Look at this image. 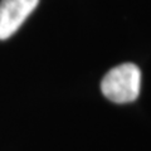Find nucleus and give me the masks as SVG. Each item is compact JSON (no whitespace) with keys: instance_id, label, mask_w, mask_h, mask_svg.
Listing matches in <instances>:
<instances>
[{"instance_id":"nucleus-1","label":"nucleus","mask_w":151,"mask_h":151,"mask_svg":"<svg viewBox=\"0 0 151 151\" xmlns=\"http://www.w3.org/2000/svg\"><path fill=\"white\" fill-rule=\"evenodd\" d=\"M141 70L134 63H124L110 69L101 81L103 96L115 103H129L139 97Z\"/></svg>"},{"instance_id":"nucleus-2","label":"nucleus","mask_w":151,"mask_h":151,"mask_svg":"<svg viewBox=\"0 0 151 151\" xmlns=\"http://www.w3.org/2000/svg\"><path fill=\"white\" fill-rule=\"evenodd\" d=\"M39 0H0V40L15 33L37 8Z\"/></svg>"}]
</instances>
